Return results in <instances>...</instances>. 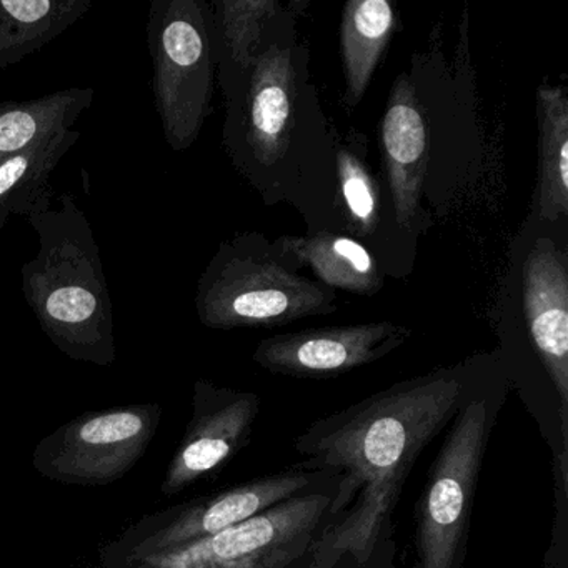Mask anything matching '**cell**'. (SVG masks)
I'll return each instance as SVG.
<instances>
[{"mask_svg": "<svg viewBox=\"0 0 568 568\" xmlns=\"http://www.w3.org/2000/svg\"><path fill=\"white\" fill-rule=\"evenodd\" d=\"M245 95L247 142L264 164L284 159L294 128L295 68L292 51L271 42L248 69Z\"/></svg>", "mask_w": 568, "mask_h": 568, "instance_id": "cell-11", "label": "cell"}, {"mask_svg": "<svg viewBox=\"0 0 568 568\" xmlns=\"http://www.w3.org/2000/svg\"><path fill=\"white\" fill-rule=\"evenodd\" d=\"M144 420L135 412H111L85 422L78 432V445L89 454L119 450L141 437Z\"/></svg>", "mask_w": 568, "mask_h": 568, "instance_id": "cell-21", "label": "cell"}, {"mask_svg": "<svg viewBox=\"0 0 568 568\" xmlns=\"http://www.w3.org/2000/svg\"><path fill=\"white\" fill-rule=\"evenodd\" d=\"M145 31L162 134L172 151H187L212 114L219 65L214 12L204 0H152Z\"/></svg>", "mask_w": 568, "mask_h": 568, "instance_id": "cell-3", "label": "cell"}, {"mask_svg": "<svg viewBox=\"0 0 568 568\" xmlns=\"http://www.w3.org/2000/svg\"><path fill=\"white\" fill-rule=\"evenodd\" d=\"M524 312L535 351L560 397L564 432L568 408V267L550 242L535 244L524 265Z\"/></svg>", "mask_w": 568, "mask_h": 568, "instance_id": "cell-8", "label": "cell"}, {"mask_svg": "<svg viewBox=\"0 0 568 568\" xmlns=\"http://www.w3.org/2000/svg\"><path fill=\"white\" fill-rule=\"evenodd\" d=\"M365 138L351 132L337 145V181L342 209L352 232L368 237L381 222V189L368 168Z\"/></svg>", "mask_w": 568, "mask_h": 568, "instance_id": "cell-19", "label": "cell"}, {"mask_svg": "<svg viewBox=\"0 0 568 568\" xmlns=\"http://www.w3.org/2000/svg\"><path fill=\"white\" fill-rule=\"evenodd\" d=\"M381 149L398 227L422 225V189L427 172V122L414 84L400 75L382 119Z\"/></svg>", "mask_w": 568, "mask_h": 568, "instance_id": "cell-9", "label": "cell"}, {"mask_svg": "<svg viewBox=\"0 0 568 568\" xmlns=\"http://www.w3.org/2000/svg\"><path fill=\"white\" fill-rule=\"evenodd\" d=\"M278 8L275 0H222L215 4L217 54L224 52L231 64L222 68L248 71L255 64L265 28L277 16Z\"/></svg>", "mask_w": 568, "mask_h": 568, "instance_id": "cell-20", "label": "cell"}, {"mask_svg": "<svg viewBox=\"0 0 568 568\" xmlns=\"http://www.w3.org/2000/svg\"><path fill=\"white\" fill-rule=\"evenodd\" d=\"M395 31V12L387 0H351L341 24V55L345 78L344 104L354 111L374 78Z\"/></svg>", "mask_w": 568, "mask_h": 568, "instance_id": "cell-14", "label": "cell"}, {"mask_svg": "<svg viewBox=\"0 0 568 568\" xmlns=\"http://www.w3.org/2000/svg\"><path fill=\"white\" fill-rule=\"evenodd\" d=\"M412 332L394 322L308 328L265 338L254 352L255 364L294 378H331L400 347Z\"/></svg>", "mask_w": 568, "mask_h": 568, "instance_id": "cell-7", "label": "cell"}, {"mask_svg": "<svg viewBox=\"0 0 568 568\" xmlns=\"http://www.w3.org/2000/svg\"><path fill=\"white\" fill-rule=\"evenodd\" d=\"M465 400L460 375L444 368L392 385L298 435L297 467L337 481L308 568H334L347 557L368 561L390 537L392 510L415 460Z\"/></svg>", "mask_w": 568, "mask_h": 568, "instance_id": "cell-1", "label": "cell"}, {"mask_svg": "<svg viewBox=\"0 0 568 568\" xmlns=\"http://www.w3.org/2000/svg\"><path fill=\"white\" fill-rule=\"evenodd\" d=\"M95 99L92 88H71L31 101L0 104V158L21 154L74 131L75 122Z\"/></svg>", "mask_w": 568, "mask_h": 568, "instance_id": "cell-15", "label": "cell"}, {"mask_svg": "<svg viewBox=\"0 0 568 568\" xmlns=\"http://www.w3.org/2000/svg\"><path fill=\"white\" fill-rule=\"evenodd\" d=\"M81 138L82 132L71 131L21 154L0 158V251L11 215L28 219L32 212L52 209V174Z\"/></svg>", "mask_w": 568, "mask_h": 568, "instance_id": "cell-13", "label": "cell"}, {"mask_svg": "<svg viewBox=\"0 0 568 568\" xmlns=\"http://www.w3.org/2000/svg\"><path fill=\"white\" fill-rule=\"evenodd\" d=\"M195 308L211 328L284 325L335 311V291L302 277L247 241L225 242L201 275Z\"/></svg>", "mask_w": 568, "mask_h": 568, "instance_id": "cell-4", "label": "cell"}, {"mask_svg": "<svg viewBox=\"0 0 568 568\" xmlns=\"http://www.w3.org/2000/svg\"><path fill=\"white\" fill-rule=\"evenodd\" d=\"M277 245L285 257L307 265L321 284L334 291L374 295L384 285L377 262L354 239L322 232L311 237H284Z\"/></svg>", "mask_w": 568, "mask_h": 568, "instance_id": "cell-17", "label": "cell"}, {"mask_svg": "<svg viewBox=\"0 0 568 568\" xmlns=\"http://www.w3.org/2000/svg\"><path fill=\"white\" fill-rule=\"evenodd\" d=\"M311 474L301 467L265 475L222 491L181 515L165 535V545L179 548L235 527L311 485Z\"/></svg>", "mask_w": 568, "mask_h": 568, "instance_id": "cell-12", "label": "cell"}, {"mask_svg": "<svg viewBox=\"0 0 568 568\" xmlns=\"http://www.w3.org/2000/svg\"><path fill=\"white\" fill-rule=\"evenodd\" d=\"M258 410L261 402L252 392L199 385L197 418L175 462L172 484L182 487L234 457L251 438Z\"/></svg>", "mask_w": 568, "mask_h": 568, "instance_id": "cell-10", "label": "cell"}, {"mask_svg": "<svg viewBox=\"0 0 568 568\" xmlns=\"http://www.w3.org/2000/svg\"><path fill=\"white\" fill-rule=\"evenodd\" d=\"M92 8L94 0H0V69L41 51Z\"/></svg>", "mask_w": 568, "mask_h": 568, "instance_id": "cell-16", "label": "cell"}, {"mask_svg": "<svg viewBox=\"0 0 568 568\" xmlns=\"http://www.w3.org/2000/svg\"><path fill=\"white\" fill-rule=\"evenodd\" d=\"M491 424L494 414L485 397H468L452 418L418 504V568H460Z\"/></svg>", "mask_w": 568, "mask_h": 568, "instance_id": "cell-5", "label": "cell"}, {"mask_svg": "<svg viewBox=\"0 0 568 568\" xmlns=\"http://www.w3.org/2000/svg\"><path fill=\"white\" fill-rule=\"evenodd\" d=\"M540 161L537 209L544 221L568 214V95L561 85L544 84L537 91Z\"/></svg>", "mask_w": 568, "mask_h": 568, "instance_id": "cell-18", "label": "cell"}, {"mask_svg": "<svg viewBox=\"0 0 568 568\" xmlns=\"http://www.w3.org/2000/svg\"><path fill=\"white\" fill-rule=\"evenodd\" d=\"M334 494L295 495L235 527L159 558V568H287L307 554Z\"/></svg>", "mask_w": 568, "mask_h": 568, "instance_id": "cell-6", "label": "cell"}, {"mask_svg": "<svg viewBox=\"0 0 568 568\" xmlns=\"http://www.w3.org/2000/svg\"><path fill=\"white\" fill-rule=\"evenodd\" d=\"M58 211L32 212L39 251L21 268L26 302L48 337L75 358L105 362L114 355L111 291L94 231L74 195Z\"/></svg>", "mask_w": 568, "mask_h": 568, "instance_id": "cell-2", "label": "cell"}]
</instances>
